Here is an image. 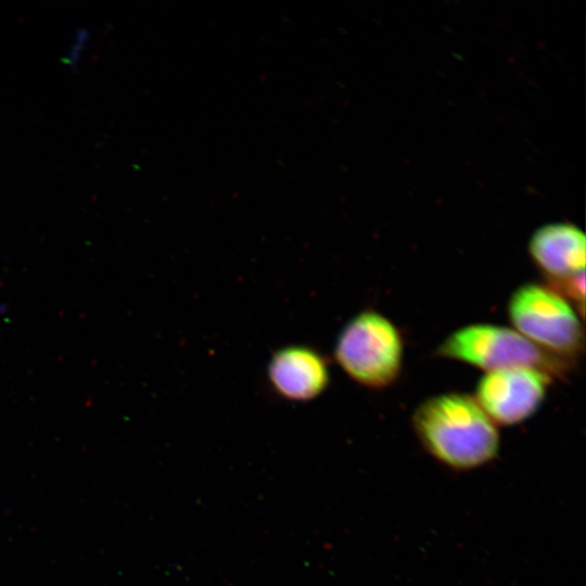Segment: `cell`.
Listing matches in <instances>:
<instances>
[{"mask_svg":"<svg viewBox=\"0 0 586 586\" xmlns=\"http://www.w3.org/2000/svg\"><path fill=\"white\" fill-rule=\"evenodd\" d=\"M551 377L530 367L486 372L479 381L475 399L495 424L513 425L542 406Z\"/></svg>","mask_w":586,"mask_h":586,"instance_id":"obj_5","label":"cell"},{"mask_svg":"<svg viewBox=\"0 0 586 586\" xmlns=\"http://www.w3.org/2000/svg\"><path fill=\"white\" fill-rule=\"evenodd\" d=\"M412 426L424 449L453 469L481 467L499 450L496 424L468 394L445 393L425 399L413 412Z\"/></svg>","mask_w":586,"mask_h":586,"instance_id":"obj_1","label":"cell"},{"mask_svg":"<svg viewBox=\"0 0 586 586\" xmlns=\"http://www.w3.org/2000/svg\"><path fill=\"white\" fill-rule=\"evenodd\" d=\"M528 253L549 285L585 271V234L569 222H552L536 229L528 241Z\"/></svg>","mask_w":586,"mask_h":586,"instance_id":"obj_7","label":"cell"},{"mask_svg":"<svg viewBox=\"0 0 586 586\" xmlns=\"http://www.w3.org/2000/svg\"><path fill=\"white\" fill-rule=\"evenodd\" d=\"M403 353V339L396 326L371 309L354 316L334 346L335 360L345 373L372 388L388 386L397 379Z\"/></svg>","mask_w":586,"mask_h":586,"instance_id":"obj_2","label":"cell"},{"mask_svg":"<svg viewBox=\"0 0 586 586\" xmlns=\"http://www.w3.org/2000/svg\"><path fill=\"white\" fill-rule=\"evenodd\" d=\"M508 316L515 331L548 353L565 359L583 348V327L576 311L549 285L519 286L509 298Z\"/></svg>","mask_w":586,"mask_h":586,"instance_id":"obj_4","label":"cell"},{"mask_svg":"<svg viewBox=\"0 0 586 586\" xmlns=\"http://www.w3.org/2000/svg\"><path fill=\"white\" fill-rule=\"evenodd\" d=\"M267 372L273 391L294 402L318 397L330 380L326 358L316 349L302 345L278 349L268 362Z\"/></svg>","mask_w":586,"mask_h":586,"instance_id":"obj_6","label":"cell"},{"mask_svg":"<svg viewBox=\"0 0 586 586\" xmlns=\"http://www.w3.org/2000/svg\"><path fill=\"white\" fill-rule=\"evenodd\" d=\"M436 353L487 372L530 367L559 377L569 365L566 359L542 349L518 331L491 323H474L456 330L440 344Z\"/></svg>","mask_w":586,"mask_h":586,"instance_id":"obj_3","label":"cell"}]
</instances>
